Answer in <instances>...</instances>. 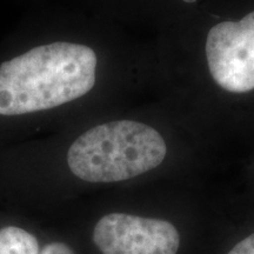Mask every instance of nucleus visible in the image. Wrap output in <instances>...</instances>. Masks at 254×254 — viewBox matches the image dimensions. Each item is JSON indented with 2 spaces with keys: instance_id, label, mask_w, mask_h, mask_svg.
Listing matches in <instances>:
<instances>
[{
  "instance_id": "nucleus-6",
  "label": "nucleus",
  "mask_w": 254,
  "mask_h": 254,
  "mask_svg": "<svg viewBox=\"0 0 254 254\" xmlns=\"http://www.w3.org/2000/svg\"><path fill=\"white\" fill-rule=\"evenodd\" d=\"M207 254H254V231L238 233L225 227Z\"/></svg>"
},
{
  "instance_id": "nucleus-2",
  "label": "nucleus",
  "mask_w": 254,
  "mask_h": 254,
  "mask_svg": "<svg viewBox=\"0 0 254 254\" xmlns=\"http://www.w3.org/2000/svg\"><path fill=\"white\" fill-rule=\"evenodd\" d=\"M167 145L153 127L117 120L92 127L69 146L66 161L78 179L119 184L153 172L164 164Z\"/></svg>"
},
{
  "instance_id": "nucleus-8",
  "label": "nucleus",
  "mask_w": 254,
  "mask_h": 254,
  "mask_svg": "<svg viewBox=\"0 0 254 254\" xmlns=\"http://www.w3.org/2000/svg\"><path fill=\"white\" fill-rule=\"evenodd\" d=\"M183 1L187 2V4H193V2H195L196 0H183Z\"/></svg>"
},
{
  "instance_id": "nucleus-7",
  "label": "nucleus",
  "mask_w": 254,
  "mask_h": 254,
  "mask_svg": "<svg viewBox=\"0 0 254 254\" xmlns=\"http://www.w3.org/2000/svg\"><path fill=\"white\" fill-rule=\"evenodd\" d=\"M39 254H78L73 247L66 241H52L44 246Z\"/></svg>"
},
{
  "instance_id": "nucleus-4",
  "label": "nucleus",
  "mask_w": 254,
  "mask_h": 254,
  "mask_svg": "<svg viewBox=\"0 0 254 254\" xmlns=\"http://www.w3.org/2000/svg\"><path fill=\"white\" fill-rule=\"evenodd\" d=\"M206 57L214 81L232 93L254 90V11L239 21H222L209 30Z\"/></svg>"
},
{
  "instance_id": "nucleus-1",
  "label": "nucleus",
  "mask_w": 254,
  "mask_h": 254,
  "mask_svg": "<svg viewBox=\"0 0 254 254\" xmlns=\"http://www.w3.org/2000/svg\"><path fill=\"white\" fill-rule=\"evenodd\" d=\"M97 55L74 43L33 47L0 65V116L17 117L71 103L95 84Z\"/></svg>"
},
{
  "instance_id": "nucleus-5",
  "label": "nucleus",
  "mask_w": 254,
  "mask_h": 254,
  "mask_svg": "<svg viewBox=\"0 0 254 254\" xmlns=\"http://www.w3.org/2000/svg\"><path fill=\"white\" fill-rule=\"evenodd\" d=\"M39 241L30 232L15 226L0 230V254H39Z\"/></svg>"
},
{
  "instance_id": "nucleus-3",
  "label": "nucleus",
  "mask_w": 254,
  "mask_h": 254,
  "mask_svg": "<svg viewBox=\"0 0 254 254\" xmlns=\"http://www.w3.org/2000/svg\"><path fill=\"white\" fill-rule=\"evenodd\" d=\"M221 221L135 209L101 214L91 231L98 254H207Z\"/></svg>"
}]
</instances>
